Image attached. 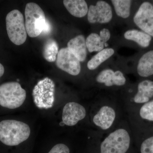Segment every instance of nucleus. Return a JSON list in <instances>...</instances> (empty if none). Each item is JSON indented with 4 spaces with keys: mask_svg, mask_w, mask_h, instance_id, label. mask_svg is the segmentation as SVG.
Segmentation results:
<instances>
[{
    "mask_svg": "<svg viewBox=\"0 0 153 153\" xmlns=\"http://www.w3.org/2000/svg\"><path fill=\"white\" fill-rule=\"evenodd\" d=\"M55 84L49 77L38 81L33 91L34 102L40 109L51 108L55 101Z\"/></svg>",
    "mask_w": 153,
    "mask_h": 153,
    "instance_id": "obj_5",
    "label": "nucleus"
},
{
    "mask_svg": "<svg viewBox=\"0 0 153 153\" xmlns=\"http://www.w3.org/2000/svg\"><path fill=\"white\" fill-rule=\"evenodd\" d=\"M130 143V138L128 132L119 129L110 134L102 142L100 153H126Z\"/></svg>",
    "mask_w": 153,
    "mask_h": 153,
    "instance_id": "obj_6",
    "label": "nucleus"
},
{
    "mask_svg": "<svg viewBox=\"0 0 153 153\" xmlns=\"http://www.w3.org/2000/svg\"><path fill=\"white\" fill-rule=\"evenodd\" d=\"M5 72V68L4 65L0 63V79L3 76Z\"/></svg>",
    "mask_w": 153,
    "mask_h": 153,
    "instance_id": "obj_27",
    "label": "nucleus"
},
{
    "mask_svg": "<svg viewBox=\"0 0 153 153\" xmlns=\"http://www.w3.org/2000/svg\"><path fill=\"white\" fill-rule=\"evenodd\" d=\"M48 153H70L69 148L63 144L55 145Z\"/></svg>",
    "mask_w": 153,
    "mask_h": 153,
    "instance_id": "obj_24",
    "label": "nucleus"
},
{
    "mask_svg": "<svg viewBox=\"0 0 153 153\" xmlns=\"http://www.w3.org/2000/svg\"><path fill=\"white\" fill-rule=\"evenodd\" d=\"M51 30V26L49 23V21H46V25H45V27L43 31H42V33L44 34H48L50 33Z\"/></svg>",
    "mask_w": 153,
    "mask_h": 153,
    "instance_id": "obj_26",
    "label": "nucleus"
},
{
    "mask_svg": "<svg viewBox=\"0 0 153 153\" xmlns=\"http://www.w3.org/2000/svg\"><path fill=\"white\" fill-rule=\"evenodd\" d=\"M58 46L57 42L53 39H49L44 44L43 56L44 59L49 62L56 61L58 53Z\"/></svg>",
    "mask_w": 153,
    "mask_h": 153,
    "instance_id": "obj_19",
    "label": "nucleus"
},
{
    "mask_svg": "<svg viewBox=\"0 0 153 153\" xmlns=\"http://www.w3.org/2000/svg\"><path fill=\"white\" fill-rule=\"evenodd\" d=\"M27 97L26 91L20 83L11 81L0 85V105L9 109H15L21 106Z\"/></svg>",
    "mask_w": 153,
    "mask_h": 153,
    "instance_id": "obj_3",
    "label": "nucleus"
},
{
    "mask_svg": "<svg viewBox=\"0 0 153 153\" xmlns=\"http://www.w3.org/2000/svg\"><path fill=\"white\" fill-rule=\"evenodd\" d=\"M6 29L9 40L12 43L20 46L27 40V32L24 16L17 9L9 12L5 18Z\"/></svg>",
    "mask_w": 153,
    "mask_h": 153,
    "instance_id": "obj_2",
    "label": "nucleus"
},
{
    "mask_svg": "<svg viewBox=\"0 0 153 153\" xmlns=\"http://www.w3.org/2000/svg\"><path fill=\"white\" fill-rule=\"evenodd\" d=\"M138 74L142 77L153 75V49H150L141 55L137 66Z\"/></svg>",
    "mask_w": 153,
    "mask_h": 153,
    "instance_id": "obj_14",
    "label": "nucleus"
},
{
    "mask_svg": "<svg viewBox=\"0 0 153 153\" xmlns=\"http://www.w3.org/2000/svg\"><path fill=\"white\" fill-rule=\"evenodd\" d=\"M25 27L27 34L31 38L40 36L46 23L44 11L36 3H28L25 10Z\"/></svg>",
    "mask_w": 153,
    "mask_h": 153,
    "instance_id": "obj_4",
    "label": "nucleus"
},
{
    "mask_svg": "<svg viewBox=\"0 0 153 153\" xmlns=\"http://www.w3.org/2000/svg\"><path fill=\"white\" fill-rule=\"evenodd\" d=\"M152 5H153V2H152Z\"/></svg>",
    "mask_w": 153,
    "mask_h": 153,
    "instance_id": "obj_29",
    "label": "nucleus"
},
{
    "mask_svg": "<svg viewBox=\"0 0 153 153\" xmlns=\"http://www.w3.org/2000/svg\"><path fill=\"white\" fill-rule=\"evenodd\" d=\"M115 11L118 16L127 19L130 15L131 1L129 0H113L111 1Z\"/></svg>",
    "mask_w": 153,
    "mask_h": 153,
    "instance_id": "obj_20",
    "label": "nucleus"
},
{
    "mask_svg": "<svg viewBox=\"0 0 153 153\" xmlns=\"http://www.w3.org/2000/svg\"><path fill=\"white\" fill-rule=\"evenodd\" d=\"M112 18L111 7L104 1H98L96 5H91L88 8V20L89 23L105 24L110 22Z\"/></svg>",
    "mask_w": 153,
    "mask_h": 153,
    "instance_id": "obj_9",
    "label": "nucleus"
},
{
    "mask_svg": "<svg viewBox=\"0 0 153 153\" xmlns=\"http://www.w3.org/2000/svg\"><path fill=\"white\" fill-rule=\"evenodd\" d=\"M141 153H153V137L145 140L141 146Z\"/></svg>",
    "mask_w": 153,
    "mask_h": 153,
    "instance_id": "obj_23",
    "label": "nucleus"
},
{
    "mask_svg": "<svg viewBox=\"0 0 153 153\" xmlns=\"http://www.w3.org/2000/svg\"><path fill=\"white\" fill-rule=\"evenodd\" d=\"M153 97V81L146 79L139 83L134 101L137 103H144L148 102Z\"/></svg>",
    "mask_w": 153,
    "mask_h": 153,
    "instance_id": "obj_16",
    "label": "nucleus"
},
{
    "mask_svg": "<svg viewBox=\"0 0 153 153\" xmlns=\"http://www.w3.org/2000/svg\"><path fill=\"white\" fill-rule=\"evenodd\" d=\"M124 37L127 40L133 41L139 47L146 49L151 46L153 38L141 30H129L124 34Z\"/></svg>",
    "mask_w": 153,
    "mask_h": 153,
    "instance_id": "obj_15",
    "label": "nucleus"
},
{
    "mask_svg": "<svg viewBox=\"0 0 153 153\" xmlns=\"http://www.w3.org/2000/svg\"><path fill=\"white\" fill-rule=\"evenodd\" d=\"M63 3L66 10L74 17L82 18L88 12L87 3L84 0H65Z\"/></svg>",
    "mask_w": 153,
    "mask_h": 153,
    "instance_id": "obj_17",
    "label": "nucleus"
},
{
    "mask_svg": "<svg viewBox=\"0 0 153 153\" xmlns=\"http://www.w3.org/2000/svg\"><path fill=\"white\" fill-rule=\"evenodd\" d=\"M108 44H107V43H105L104 44V47H107L108 46Z\"/></svg>",
    "mask_w": 153,
    "mask_h": 153,
    "instance_id": "obj_28",
    "label": "nucleus"
},
{
    "mask_svg": "<svg viewBox=\"0 0 153 153\" xmlns=\"http://www.w3.org/2000/svg\"><path fill=\"white\" fill-rule=\"evenodd\" d=\"M30 128L27 124L12 120L0 122V141L8 146H16L27 140Z\"/></svg>",
    "mask_w": 153,
    "mask_h": 153,
    "instance_id": "obj_1",
    "label": "nucleus"
},
{
    "mask_svg": "<svg viewBox=\"0 0 153 153\" xmlns=\"http://www.w3.org/2000/svg\"><path fill=\"white\" fill-rule=\"evenodd\" d=\"M67 48L80 62L85 61L87 56V47L85 37L79 35L68 41Z\"/></svg>",
    "mask_w": 153,
    "mask_h": 153,
    "instance_id": "obj_13",
    "label": "nucleus"
},
{
    "mask_svg": "<svg viewBox=\"0 0 153 153\" xmlns=\"http://www.w3.org/2000/svg\"><path fill=\"white\" fill-rule=\"evenodd\" d=\"M133 21L140 30L153 38V6L152 2H143L135 14Z\"/></svg>",
    "mask_w": 153,
    "mask_h": 153,
    "instance_id": "obj_7",
    "label": "nucleus"
},
{
    "mask_svg": "<svg viewBox=\"0 0 153 153\" xmlns=\"http://www.w3.org/2000/svg\"><path fill=\"white\" fill-rule=\"evenodd\" d=\"M100 36L105 44L110 38L111 34L109 30L105 28L102 29L100 33Z\"/></svg>",
    "mask_w": 153,
    "mask_h": 153,
    "instance_id": "obj_25",
    "label": "nucleus"
},
{
    "mask_svg": "<svg viewBox=\"0 0 153 153\" xmlns=\"http://www.w3.org/2000/svg\"><path fill=\"white\" fill-rule=\"evenodd\" d=\"M114 51L111 48H107L98 52L93 56L87 63V67L89 70H93L97 68L102 63L114 55Z\"/></svg>",
    "mask_w": 153,
    "mask_h": 153,
    "instance_id": "obj_18",
    "label": "nucleus"
},
{
    "mask_svg": "<svg viewBox=\"0 0 153 153\" xmlns=\"http://www.w3.org/2000/svg\"><path fill=\"white\" fill-rule=\"evenodd\" d=\"M56 65L68 74L76 76L81 71L80 61L67 48H62L57 54Z\"/></svg>",
    "mask_w": 153,
    "mask_h": 153,
    "instance_id": "obj_8",
    "label": "nucleus"
},
{
    "mask_svg": "<svg viewBox=\"0 0 153 153\" xmlns=\"http://www.w3.org/2000/svg\"><path fill=\"white\" fill-rule=\"evenodd\" d=\"M86 47L89 52H99L104 49L105 43L98 34L92 33L85 40Z\"/></svg>",
    "mask_w": 153,
    "mask_h": 153,
    "instance_id": "obj_21",
    "label": "nucleus"
},
{
    "mask_svg": "<svg viewBox=\"0 0 153 153\" xmlns=\"http://www.w3.org/2000/svg\"><path fill=\"white\" fill-rule=\"evenodd\" d=\"M140 114L144 119L153 121V100L147 102L142 107Z\"/></svg>",
    "mask_w": 153,
    "mask_h": 153,
    "instance_id": "obj_22",
    "label": "nucleus"
},
{
    "mask_svg": "<svg viewBox=\"0 0 153 153\" xmlns=\"http://www.w3.org/2000/svg\"><path fill=\"white\" fill-rule=\"evenodd\" d=\"M115 118V112L112 108L108 106L102 107L94 116L93 122L96 125L103 130L109 128Z\"/></svg>",
    "mask_w": 153,
    "mask_h": 153,
    "instance_id": "obj_12",
    "label": "nucleus"
},
{
    "mask_svg": "<svg viewBox=\"0 0 153 153\" xmlns=\"http://www.w3.org/2000/svg\"><path fill=\"white\" fill-rule=\"evenodd\" d=\"M96 80L100 83H104L107 86H120L125 84L126 79L120 71L114 72L111 69H108L101 71L97 75Z\"/></svg>",
    "mask_w": 153,
    "mask_h": 153,
    "instance_id": "obj_11",
    "label": "nucleus"
},
{
    "mask_svg": "<svg viewBox=\"0 0 153 153\" xmlns=\"http://www.w3.org/2000/svg\"><path fill=\"white\" fill-rule=\"evenodd\" d=\"M85 108L79 103L69 102L66 104L63 110L62 120L66 126H74L85 117Z\"/></svg>",
    "mask_w": 153,
    "mask_h": 153,
    "instance_id": "obj_10",
    "label": "nucleus"
}]
</instances>
